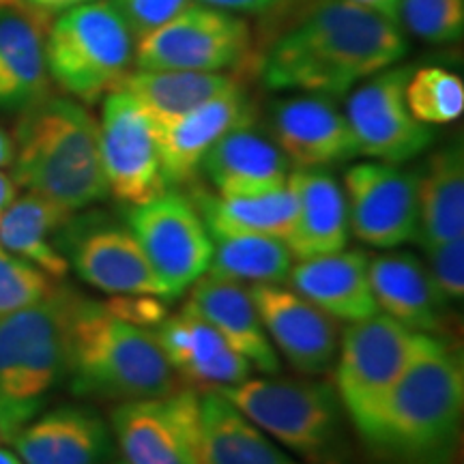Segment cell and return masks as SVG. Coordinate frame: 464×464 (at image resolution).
Returning a JSON list of instances; mask_svg holds the SVG:
<instances>
[{
	"mask_svg": "<svg viewBox=\"0 0 464 464\" xmlns=\"http://www.w3.org/2000/svg\"><path fill=\"white\" fill-rule=\"evenodd\" d=\"M406 54L402 26L351 0H310L260 58L274 91L344 95Z\"/></svg>",
	"mask_w": 464,
	"mask_h": 464,
	"instance_id": "cell-1",
	"label": "cell"
},
{
	"mask_svg": "<svg viewBox=\"0 0 464 464\" xmlns=\"http://www.w3.org/2000/svg\"><path fill=\"white\" fill-rule=\"evenodd\" d=\"M462 411L460 351L432 334H417L413 355L362 440L376 464H456Z\"/></svg>",
	"mask_w": 464,
	"mask_h": 464,
	"instance_id": "cell-2",
	"label": "cell"
},
{
	"mask_svg": "<svg viewBox=\"0 0 464 464\" xmlns=\"http://www.w3.org/2000/svg\"><path fill=\"white\" fill-rule=\"evenodd\" d=\"M14 181L78 213L108 196L100 121L72 97L45 95L24 108L14 130Z\"/></svg>",
	"mask_w": 464,
	"mask_h": 464,
	"instance_id": "cell-3",
	"label": "cell"
},
{
	"mask_svg": "<svg viewBox=\"0 0 464 464\" xmlns=\"http://www.w3.org/2000/svg\"><path fill=\"white\" fill-rule=\"evenodd\" d=\"M67 382L73 396L131 402L177 390V374L153 329L119 316L108 301L75 295L67 327Z\"/></svg>",
	"mask_w": 464,
	"mask_h": 464,
	"instance_id": "cell-4",
	"label": "cell"
},
{
	"mask_svg": "<svg viewBox=\"0 0 464 464\" xmlns=\"http://www.w3.org/2000/svg\"><path fill=\"white\" fill-rule=\"evenodd\" d=\"M75 299L56 288L42 304L0 316V439L14 440L67 382V327Z\"/></svg>",
	"mask_w": 464,
	"mask_h": 464,
	"instance_id": "cell-5",
	"label": "cell"
},
{
	"mask_svg": "<svg viewBox=\"0 0 464 464\" xmlns=\"http://www.w3.org/2000/svg\"><path fill=\"white\" fill-rule=\"evenodd\" d=\"M216 392L304 464H351L344 409L329 382L247 376Z\"/></svg>",
	"mask_w": 464,
	"mask_h": 464,
	"instance_id": "cell-6",
	"label": "cell"
},
{
	"mask_svg": "<svg viewBox=\"0 0 464 464\" xmlns=\"http://www.w3.org/2000/svg\"><path fill=\"white\" fill-rule=\"evenodd\" d=\"M133 50L136 42L110 0H91L52 22L45 67L67 95L91 106L123 84Z\"/></svg>",
	"mask_w": 464,
	"mask_h": 464,
	"instance_id": "cell-7",
	"label": "cell"
},
{
	"mask_svg": "<svg viewBox=\"0 0 464 464\" xmlns=\"http://www.w3.org/2000/svg\"><path fill=\"white\" fill-rule=\"evenodd\" d=\"M415 332L387 314L351 323L335 355V393L363 439L402 376L415 348Z\"/></svg>",
	"mask_w": 464,
	"mask_h": 464,
	"instance_id": "cell-8",
	"label": "cell"
},
{
	"mask_svg": "<svg viewBox=\"0 0 464 464\" xmlns=\"http://www.w3.org/2000/svg\"><path fill=\"white\" fill-rule=\"evenodd\" d=\"M127 228L147 256L164 299H179L208 271L213 241L188 196L166 189L153 200L130 205Z\"/></svg>",
	"mask_w": 464,
	"mask_h": 464,
	"instance_id": "cell-9",
	"label": "cell"
},
{
	"mask_svg": "<svg viewBox=\"0 0 464 464\" xmlns=\"http://www.w3.org/2000/svg\"><path fill=\"white\" fill-rule=\"evenodd\" d=\"M252 33L246 20L228 11L191 3L147 37L136 42L138 69L224 73L249 58Z\"/></svg>",
	"mask_w": 464,
	"mask_h": 464,
	"instance_id": "cell-10",
	"label": "cell"
},
{
	"mask_svg": "<svg viewBox=\"0 0 464 464\" xmlns=\"http://www.w3.org/2000/svg\"><path fill=\"white\" fill-rule=\"evenodd\" d=\"M112 437L127 464H202L200 396L174 390L166 396L121 402Z\"/></svg>",
	"mask_w": 464,
	"mask_h": 464,
	"instance_id": "cell-11",
	"label": "cell"
},
{
	"mask_svg": "<svg viewBox=\"0 0 464 464\" xmlns=\"http://www.w3.org/2000/svg\"><path fill=\"white\" fill-rule=\"evenodd\" d=\"M56 247L75 274L102 293L164 299V290L130 228L110 222L102 213L69 216L56 232Z\"/></svg>",
	"mask_w": 464,
	"mask_h": 464,
	"instance_id": "cell-12",
	"label": "cell"
},
{
	"mask_svg": "<svg viewBox=\"0 0 464 464\" xmlns=\"http://www.w3.org/2000/svg\"><path fill=\"white\" fill-rule=\"evenodd\" d=\"M409 75L404 67H387L348 97L344 116L359 155L398 166L432 144L430 125L420 123L406 106Z\"/></svg>",
	"mask_w": 464,
	"mask_h": 464,
	"instance_id": "cell-13",
	"label": "cell"
},
{
	"mask_svg": "<svg viewBox=\"0 0 464 464\" xmlns=\"http://www.w3.org/2000/svg\"><path fill=\"white\" fill-rule=\"evenodd\" d=\"M100 149L108 194L116 200L142 205L168 189L153 123L121 89L103 97Z\"/></svg>",
	"mask_w": 464,
	"mask_h": 464,
	"instance_id": "cell-14",
	"label": "cell"
},
{
	"mask_svg": "<svg viewBox=\"0 0 464 464\" xmlns=\"http://www.w3.org/2000/svg\"><path fill=\"white\" fill-rule=\"evenodd\" d=\"M348 226L365 246L392 249L415 241L417 174L385 161H363L344 174Z\"/></svg>",
	"mask_w": 464,
	"mask_h": 464,
	"instance_id": "cell-15",
	"label": "cell"
},
{
	"mask_svg": "<svg viewBox=\"0 0 464 464\" xmlns=\"http://www.w3.org/2000/svg\"><path fill=\"white\" fill-rule=\"evenodd\" d=\"M249 295L271 344L280 348L295 370L318 376L332 368L340 346L335 318L277 284H254Z\"/></svg>",
	"mask_w": 464,
	"mask_h": 464,
	"instance_id": "cell-16",
	"label": "cell"
},
{
	"mask_svg": "<svg viewBox=\"0 0 464 464\" xmlns=\"http://www.w3.org/2000/svg\"><path fill=\"white\" fill-rule=\"evenodd\" d=\"M172 372L200 390H222L252 376L246 357L219 335L189 304L153 327Z\"/></svg>",
	"mask_w": 464,
	"mask_h": 464,
	"instance_id": "cell-17",
	"label": "cell"
},
{
	"mask_svg": "<svg viewBox=\"0 0 464 464\" xmlns=\"http://www.w3.org/2000/svg\"><path fill=\"white\" fill-rule=\"evenodd\" d=\"M50 15L24 0H0V110L22 112L50 95L45 34Z\"/></svg>",
	"mask_w": 464,
	"mask_h": 464,
	"instance_id": "cell-18",
	"label": "cell"
},
{
	"mask_svg": "<svg viewBox=\"0 0 464 464\" xmlns=\"http://www.w3.org/2000/svg\"><path fill=\"white\" fill-rule=\"evenodd\" d=\"M252 121V103L247 102L243 86L235 84L181 119L155 130L161 174L168 188L191 181L213 144L230 130Z\"/></svg>",
	"mask_w": 464,
	"mask_h": 464,
	"instance_id": "cell-19",
	"label": "cell"
},
{
	"mask_svg": "<svg viewBox=\"0 0 464 464\" xmlns=\"http://www.w3.org/2000/svg\"><path fill=\"white\" fill-rule=\"evenodd\" d=\"M271 131L277 149L295 168H327L359 155L346 116L321 95L277 103Z\"/></svg>",
	"mask_w": 464,
	"mask_h": 464,
	"instance_id": "cell-20",
	"label": "cell"
},
{
	"mask_svg": "<svg viewBox=\"0 0 464 464\" xmlns=\"http://www.w3.org/2000/svg\"><path fill=\"white\" fill-rule=\"evenodd\" d=\"M22 464H103L114 454L108 423L89 406L65 404L34 417L11 440Z\"/></svg>",
	"mask_w": 464,
	"mask_h": 464,
	"instance_id": "cell-21",
	"label": "cell"
},
{
	"mask_svg": "<svg viewBox=\"0 0 464 464\" xmlns=\"http://www.w3.org/2000/svg\"><path fill=\"white\" fill-rule=\"evenodd\" d=\"M188 304L211 324L228 344L266 376L280 372L277 357L249 290L239 282L200 276L189 286Z\"/></svg>",
	"mask_w": 464,
	"mask_h": 464,
	"instance_id": "cell-22",
	"label": "cell"
},
{
	"mask_svg": "<svg viewBox=\"0 0 464 464\" xmlns=\"http://www.w3.org/2000/svg\"><path fill=\"white\" fill-rule=\"evenodd\" d=\"M376 307L415 334H439L448 323V304L428 266L409 252L368 260Z\"/></svg>",
	"mask_w": 464,
	"mask_h": 464,
	"instance_id": "cell-23",
	"label": "cell"
},
{
	"mask_svg": "<svg viewBox=\"0 0 464 464\" xmlns=\"http://www.w3.org/2000/svg\"><path fill=\"white\" fill-rule=\"evenodd\" d=\"M297 213L286 246L293 258L307 260L340 252L348 243V207L342 185L324 168H295L288 174Z\"/></svg>",
	"mask_w": 464,
	"mask_h": 464,
	"instance_id": "cell-24",
	"label": "cell"
},
{
	"mask_svg": "<svg viewBox=\"0 0 464 464\" xmlns=\"http://www.w3.org/2000/svg\"><path fill=\"white\" fill-rule=\"evenodd\" d=\"M288 282L295 293L335 321L357 323L381 312L370 286L368 256L359 249L299 260Z\"/></svg>",
	"mask_w": 464,
	"mask_h": 464,
	"instance_id": "cell-25",
	"label": "cell"
},
{
	"mask_svg": "<svg viewBox=\"0 0 464 464\" xmlns=\"http://www.w3.org/2000/svg\"><path fill=\"white\" fill-rule=\"evenodd\" d=\"M200 166L226 198L276 191L288 183L290 174L288 160L276 142L254 130V121L219 138Z\"/></svg>",
	"mask_w": 464,
	"mask_h": 464,
	"instance_id": "cell-26",
	"label": "cell"
},
{
	"mask_svg": "<svg viewBox=\"0 0 464 464\" xmlns=\"http://www.w3.org/2000/svg\"><path fill=\"white\" fill-rule=\"evenodd\" d=\"M464 237V155L460 144L434 153L417 177L415 241L430 252Z\"/></svg>",
	"mask_w": 464,
	"mask_h": 464,
	"instance_id": "cell-27",
	"label": "cell"
},
{
	"mask_svg": "<svg viewBox=\"0 0 464 464\" xmlns=\"http://www.w3.org/2000/svg\"><path fill=\"white\" fill-rule=\"evenodd\" d=\"M200 423L207 464H304L277 448L216 390L200 398Z\"/></svg>",
	"mask_w": 464,
	"mask_h": 464,
	"instance_id": "cell-28",
	"label": "cell"
},
{
	"mask_svg": "<svg viewBox=\"0 0 464 464\" xmlns=\"http://www.w3.org/2000/svg\"><path fill=\"white\" fill-rule=\"evenodd\" d=\"M235 84L239 82L228 73L136 69L127 73L119 89L142 108L153 123V130H160L213 97L222 95Z\"/></svg>",
	"mask_w": 464,
	"mask_h": 464,
	"instance_id": "cell-29",
	"label": "cell"
},
{
	"mask_svg": "<svg viewBox=\"0 0 464 464\" xmlns=\"http://www.w3.org/2000/svg\"><path fill=\"white\" fill-rule=\"evenodd\" d=\"M73 213L26 191L0 213V247L28 260L52 280H65L69 263L56 247V232Z\"/></svg>",
	"mask_w": 464,
	"mask_h": 464,
	"instance_id": "cell-30",
	"label": "cell"
},
{
	"mask_svg": "<svg viewBox=\"0 0 464 464\" xmlns=\"http://www.w3.org/2000/svg\"><path fill=\"white\" fill-rule=\"evenodd\" d=\"M208 235H260L286 241L293 228L297 200L286 183L260 196H207L194 200Z\"/></svg>",
	"mask_w": 464,
	"mask_h": 464,
	"instance_id": "cell-31",
	"label": "cell"
},
{
	"mask_svg": "<svg viewBox=\"0 0 464 464\" xmlns=\"http://www.w3.org/2000/svg\"><path fill=\"white\" fill-rule=\"evenodd\" d=\"M213 256L208 276L230 282L282 284L293 269V254L276 237L211 235Z\"/></svg>",
	"mask_w": 464,
	"mask_h": 464,
	"instance_id": "cell-32",
	"label": "cell"
},
{
	"mask_svg": "<svg viewBox=\"0 0 464 464\" xmlns=\"http://www.w3.org/2000/svg\"><path fill=\"white\" fill-rule=\"evenodd\" d=\"M406 106L423 125H448L464 112V84L456 73L440 67H423L409 75Z\"/></svg>",
	"mask_w": 464,
	"mask_h": 464,
	"instance_id": "cell-33",
	"label": "cell"
},
{
	"mask_svg": "<svg viewBox=\"0 0 464 464\" xmlns=\"http://www.w3.org/2000/svg\"><path fill=\"white\" fill-rule=\"evenodd\" d=\"M398 24L428 44L456 42L464 31V0H400Z\"/></svg>",
	"mask_w": 464,
	"mask_h": 464,
	"instance_id": "cell-34",
	"label": "cell"
},
{
	"mask_svg": "<svg viewBox=\"0 0 464 464\" xmlns=\"http://www.w3.org/2000/svg\"><path fill=\"white\" fill-rule=\"evenodd\" d=\"M54 282L39 266L0 247V316L42 304L56 293Z\"/></svg>",
	"mask_w": 464,
	"mask_h": 464,
	"instance_id": "cell-35",
	"label": "cell"
},
{
	"mask_svg": "<svg viewBox=\"0 0 464 464\" xmlns=\"http://www.w3.org/2000/svg\"><path fill=\"white\" fill-rule=\"evenodd\" d=\"M194 0H110V5L125 22L127 31L131 33L133 42H140L174 15L188 9Z\"/></svg>",
	"mask_w": 464,
	"mask_h": 464,
	"instance_id": "cell-36",
	"label": "cell"
},
{
	"mask_svg": "<svg viewBox=\"0 0 464 464\" xmlns=\"http://www.w3.org/2000/svg\"><path fill=\"white\" fill-rule=\"evenodd\" d=\"M428 254V274L445 301H460L464 295V237L443 243Z\"/></svg>",
	"mask_w": 464,
	"mask_h": 464,
	"instance_id": "cell-37",
	"label": "cell"
},
{
	"mask_svg": "<svg viewBox=\"0 0 464 464\" xmlns=\"http://www.w3.org/2000/svg\"><path fill=\"white\" fill-rule=\"evenodd\" d=\"M198 3L228 11V14H265V11L282 7L288 0H198Z\"/></svg>",
	"mask_w": 464,
	"mask_h": 464,
	"instance_id": "cell-38",
	"label": "cell"
},
{
	"mask_svg": "<svg viewBox=\"0 0 464 464\" xmlns=\"http://www.w3.org/2000/svg\"><path fill=\"white\" fill-rule=\"evenodd\" d=\"M31 7L44 11V14H63V11L78 7V5L91 3V0H24Z\"/></svg>",
	"mask_w": 464,
	"mask_h": 464,
	"instance_id": "cell-39",
	"label": "cell"
},
{
	"mask_svg": "<svg viewBox=\"0 0 464 464\" xmlns=\"http://www.w3.org/2000/svg\"><path fill=\"white\" fill-rule=\"evenodd\" d=\"M351 3L359 5V7H365L370 11H376V14L392 17V20L398 22V3L400 0H351Z\"/></svg>",
	"mask_w": 464,
	"mask_h": 464,
	"instance_id": "cell-40",
	"label": "cell"
},
{
	"mask_svg": "<svg viewBox=\"0 0 464 464\" xmlns=\"http://www.w3.org/2000/svg\"><path fill=\"white\" fill-rule=\"evenodd\" d=\"M15 198H17V183L14 181V177H9L7 172L0 170V213H3Z\"/></svg>",
	"mask_w": 464,
	"mask_h": 464,
	"instance_id": "cell-41",
	"label": "cell"
},
{
	"mask_svg": "<svg viewBox=\"0 0 464 464\" xmlns=\"http://www.w3.org/2000/svg\"><path fill=\"white\" fill-rule=\"evenodd\" d=\"M14 161V138L0 127V168L11 166Z\"/></svg>",
	"mask_w": 464,
	"mask_h": 464,
	"instance_id": "cell-42",
	"label": "cell"
},
{
	"mask_svg": "<svg viewBox=\"0 0 464 464\" xmlns=\"http://www.w3.org/2000/svg\"><path fill=\"white\" fill-rule=\"evenodd\" d=\"M0 464H22L20 458L7 450H0Z\"/></svg>",
	"mask_w": 464,
	"mask_h": 464,
	"instance_id": "cell-43",
	"label": "cell"
},
{
	"mask_svg": "<svg viewBox=\"0 0 464 464\" xmlns=\"http://www.w3.org/2000/svg\"><path fill=\"white\" fill-rule=\"evenodd\" d=\"M103 464H127V462H125V460H116V462H110V460H108V462H103Z\"/></svg>",
	"mask_w": 464,
	"mask_h": 464,
	"instance_id": "cell-44",
	"label": "cell"
}]
</instances>
